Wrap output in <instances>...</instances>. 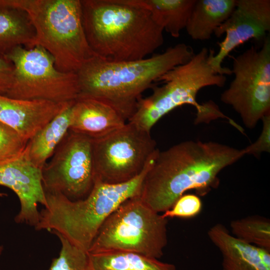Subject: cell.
I'll use <instances>...</instances> for the list:
<instances>
[{
  "mask_svg": "<svg viewBox=\"0 0 270 270\" xmlns=\"http://www.w3.org/2000/svg\"><path fill=\"white\" fill-rule=\"evenodd\" d=\"M245 154L244 148L194 140L159 150L145 176L140 197L155 212H164L189 190L203 196L216 188L220 172Z\"/></svg>",
  "mask_w": 270,
  "mask_h": 270,
  "instance_id": "1",
  "label": "cell"
},
{
  "mask_svg": "<svg viewBox=\"0 0 270 270\" xmlns=\"http://www.w3.org/2000/svg\"><path fill=\"white\" fill-rule=\"evenodd\" d=\"M81 4L88 42L102 60L144 59L164 44L163 28L136 0H81Z\"/></svg>",
  "mask_w": 270,
  "mask_h": 270,
  "instance_id": "2",
  "label": "cell"
},
{
  "mask_svg": "<svg viewBox=\"0 0 270 270\" xmlns=\"http://www.w3.org/2000/svg\"><path fill=\"white\" fill-rule=\"evenodd\" d=\"M194 54L190 46L180 43L140 60L108 62L94 56L76 72L78 97L102 101L128 120L142 94L163 74L188 62Z\"/></svg>",
  "mask_w": 270,
  "mask_h": 270,
  "instance_id": "3",
  "label": "cell"
},
{
  "mask_svg": "<svg viewBox=\"0 0 270 270\" xmlns=\"http://www.w3.org/2000/svg\"><path fill=\"white\" fill-rule=\"evenodd\" d=\"M154 159L130 180L107 184L95 179L91 191L82 200H72L60 194L45 192L46 204L40 212L36 230L57 232L88 252L108 216L127 200L140 196L144 178Z\"/></svg>",
  "mask_w": 270,
  "mask_h": 270,
  "instance_id": "4",
  "label": "cell"
},
{
  "mask_svg": "<svg viewBox=\"0 0 270 270\" xmlns=\"http://www.w3.org/2000/svg\"><path fill=\"white\" fill-rule=\"evenodd\" d=\"M224 75L217 73L209 62V50L202 48L188 62L178 66L158 78L163 84L152 94L138 100L136 110L128 120L138 128L150 132L154 125L164 115L184 104L196 110V123L206 122L218 118L232 120L225 116L212 102L200 104L196 100L198 92L209 86L223 87Z\"/></svg>",
  "mask_w": 270,
  "mask_h": 270,
  "instance_id": "5",
  "label": "cell"
},
{
  "mask_svg": "<svg viewBox=\"0 0 270 270\" xmlns=\"http://www.w3.org/2000/svg\"><path fill=\"white\" fill-rule=\"evenodd\" d=\"M0 4L27 14L34 30L32 48L45 49L59 70L76 73L95 56L85 34L80 0H0Z\"/></svg>",
  "mask_w": 270,
  "mask_h": 270,
  "instance_id": "6",
  "label": "cell"
},
{
  "mask_svg": "<svg viewBox=\"0 0 270 270\" xmlns=\"http://www.w3.org/2000/svg\"><path fill=\"white\" fill-rule=\"evenodd\" d=\"M168 218L140 198H130L102 224L88 253L126 252L159 259L168 244Z\"/></svg>",
  "mask_w": 270,
  "mask_h": 270,
  "instance_id": "7",
  "label": "cell"
},
{
  "mask_svg": "<svg viewBox=\"0 0 270 270\" xmlns=\"http://www.w3.org/2000/svg\"><path fill=\"white\" fill-rule=\"evenodd\" d=\"M14 67L13 81L6 96L23 100L64 103L79 94L76 73L56 66L54 58L40 46L16 47L4 56Z\"/></svg>",
  "mask_w": 270,
  "mask_h": 270,
  "instance_id": "8",
  "label": "cell"
},
{
  "mask_svg": "<svg viewBox=\"0 0 270 270\" xmlns=\"http://www.w3.org/2000/svg\"><path fill=\"white\" fill-rule=\"evenodd\" d=\"M232 71L234 78L220 100L233 108L246 128H252L270 114V36L260 48L252 46L234 58Z\"/></svg>",
  "mask_w": 270,
  "mask_h": 270,
  "instance_id": "9",
  "label": "cell"
},
{
  "mask_svg": "<svg viewBox=\"0 0 270 270\" xmlns=\"http://www.w3.org/2000/svg\"><path fill=\"white\" fill-rule=\"evenodd\" d=\"M156 146L150 132L128 122L105 136L92 140L95 179L107 184L131 180L158 152Z\"/></svg>",
  "mask_w": 270,
  "mask_h": 270,
  "instance_id": "10",
  "label": "cell"
},
{
  "mask_svg": "<svg viewBox=\"0 0 270 270\" xmlns=\"http://www.w3.org/2000/svg\"><path fill=\"white\" fill-rule=\"evenodd\" d=\"M45 192L76 200L85 198L94 182L92 140L68 130L42 169Z\"/></svg>",
  "mask_w": 270,
  "mask_h": 270,
  "instance_id": "11",
  "label": "cell"
},
{
  "mask_svg": "<svg viewBox=\"0 0 270 270\" xmlns=\"http://www.w3.org/2000/svg\"><path fill=\"white\" fill-rule=\"evenodd\" d=\"M270 30V0H236L235 8L228 18L218 28L214 34L219 38L216 55L209 50V62L212 68L220 74H232V70L222 66L225 58L235 48L250 39L264 40Z\"/></svg>",
  "mask_w": 270,
  "mask_h": 270,
  "instance_id": "12",
  "label": "cell"
},
{
  "mask_svg": "<svg viewBox=\"0 0 270 270\" xmlns=\"http://www.w3.org/2000/svg\"><path fill=\"white\" fill-rule=\"evenodd\" d=\"M0 186L11 189L18 198L20 208L15 222L35 227L40 218L38 204L44 206L46 200L42 170L30 160L26 148L18 156L0 164ZM6 195L0 192V197Z\"/></svg>",
  "mask_w": 270,
  "mask_h": 270,
  "instance_id": "13",
  "label": "cell"
},
{
  "mask_svg": "<svg viewBox=\"0 0 270 270\" xmlns=\"http://www.w3.org/2000/svg\"><path fill=\"white\" fill-rule=\"evenodd\" d=\"M70 102L18 100L0 94V122L14 129L28 142Z\"/></svg>",
  "mask_w": 270,
  "mask_h": 270,
  "instance_id": "14",
  "label": "cell"
},
{
  "mask_svg": "<svg viewBox=\"0 0 270 270\" xmlns=\"http://www.w3.org/2000/svg\"><path fill=\"white\" fill-rule=\"evenodd\" d=\"M126 120L114 108L102 101L78 97L72 106L69 130L94 140L122 128Z\"/></svg>",
  "mask_w": 270,
  "mask_h": 270,
  "instance_id": "15",
  "label": "cell"
},
{
  "mask_svg": "<svg viewBox=\"0 0 270 270\" xmlns=\"http://www.w3.org/2000/svg\"><path fill=\"white\" fill-rule=\"evenodd\" d=\"M208 235L221 253L223 270H270V250L237 239L221 224Z\"/></svg>",
  "mask_w": 270,
  "mask_h": 270,
  "instance_id": "16",
  "label": "cell"
},
{
  "mask_svg": "<svg viewBox=\"0 0 270 270\" xmlns=\"http://www.w3.org/2000/svg\"><path fill=\"white\" fill-rule=\"evenodd\" d=\"M74 101L70 102L28 142L26 148L28 158L38 168L42 169L69 130Z\"/></svg>",
  "mask_w": 270,
  "mask_h": 270,
  "instance_id": "17",
  "label": "cell"
},
{
  "mask_svg": "<svg viewBox=\"0 0 270 270\" xmlns=\"http://www.w3.org/2000/svg\"><path fill=\"white\" fill-rule=\"evenodd\" d=\"M236 0H196L186 29L194 40H209L233 12Z\"/></svg>",
  "mask_w": 270,
  "mask_h": 270,
  "instance_id": "18",
  "label": "cell"
},
{
  "mask_svg": "<svg viewBox=\"0 0 270 270\" xmlns=\"http://www.w3.org/2000/svg\"><path fill=\"white\" fill-rule=\"evenodd\" d=\"M34 37V28L24 10L0 4V55L18 46L31 48Z\"/></svg>",
  "mask_w": 270,
  "mask_h": 270,
  "instance_id": "19",
  "label": "cell"
},
{
  "mask_svg": "<svg viewBox=\"0 0 270 270\" xmlns=\"http://www.w3.org/2000/svg\"><path fill=\"white\" fill-rule=\"evenodd\" d=\"M88 255L89 270H176L174 264L134 252L107 251Z\"/></svg>",
  "mask_w": 270,
  "mask_h": 270,
  "instance_id": "20",
  "label": "cell"
},
{
  "mask_svg": "<svg viewBox=\"0 0 270 270\" xmlns=\"http://www.w3.org/2000/svg\"><path fill=\"white\" fill-rule=\"evenodd\" d=\"M148 9L154 22L174 38L186 28L196 0H136Z\"/></svg>",
  "mask_w": 270,
  "mask_h": 270,
  "instance_id": "21",
  "label": "cell"
},
{
  "mask_svg": "<svg viewBox=\"0 0 270 270\" xmlns=\"http://www.w3.org/2000/svg\"><path fill=\"white\" fill-rule=\"evenodd\" d=\"M232 236L246 243L270 250V221L259 216H250L231 221Z\"/></svg>",
  "mask_w": 270,
  "mask_h": 270,
  "instance_id": "22",
  "label": "cell"
},
{
  "mask_svg": "<svg viewBox=\"0 0 270 270\" xmlns=\"http://www.w3.org/2000/svg\"><path fill=\"white\" fill-rule=\"evenodd\" d=\"M53 233L59 238L61 248L49 270H89L88 252L74 246L61 234Z\"/></svg>",
  "mask_w": 270,
  "mask_h": 270,
  "instance_id": "23",
  "label": "cell"
},
{
  "mask_svg": "<svg viewBox=\"0 0 270 270\" xmlns=\"http://www.w3.org/2000/svg\"><path fill=\"white\" fill-rule=\"evenodd\" d=\"M27 144L14 129L0 122V164L20 154Z\"/></svg>",
  "mask_w": 270,
  "mask_h": 270,
  "instance_id": "24",
  "label": "cell"
},
{
  "mask_svg": "<svg viewBox=\"0 0 270 270\" xmlns=\"http://www.w3.org/2000/svg\"><path fill=\"white\" fill-rule=\"evenodd\" d=\"M202 203L196 195L184 194L181 196L172 207L162 214L166 218L178 217L190 218L196 216L201 211Z\"/></svg>",
  "mask_w": 270,
  "mask_h": 270,
  "instance_id": "25",
  "label": "cell"
},
{
  "mask_svg": "<svg viewBox=\"0 0 270 270\" xmlns=\"http://www.w3.org/2000/svg\"><path fill=\"white\" fill-rule=\"evenodd\" d=\"M262 128L256 140L244 148L246 154H260L263 152H270V114L264 116Z\"/></svg>",
  "mask_w": 270,
  "mask_h": 270,
  "instance_id": "26",
  "label": "cell"
},
{
  "mask_svg": "<svg viewBox=\"0 0 270 270\" xmlns=\"http://www.w3.org/2000/svg\"><path fill=\"white\" fill-rule=\"evenodd\" d=\"M14 67L12 64L0 54V94L6 95L13 81Z\"/></svg>",
  "mask_w": 270,
  "mask_h": 270,
  "instance_id": "27",
  "label": "cell"
},
{
  "mask_svg": "<svg viewBox=\"0 0 270 270\" xmlns=\"http://www.w3.org/2000/svg\"><path fill=\"white\" fill-rule=\"evenodd\" d=\"M3 249H4L3 246H0V256L2 252Z\"/></svg>",
  "mask_w": 270,
  "mask_h": 270,
  "instance_id": "28",
  "label": "cell"
}]
</instances>
